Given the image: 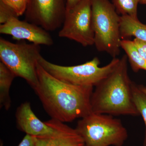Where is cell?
<instances>
[{
  "label": "cell",
  "mask_w": 146,
  "mask_h": 146,
  "mask_svg": "<svg viewBox=\"0 0 146 146\" xmlns=\"http://www.w3.org/2000/svg\"><path fill=\"white\" fill-rule=\"evenodd\" d=\"M0 1L10 7L17 17L23 15L26 10L28 0H0Z\"/></svg>",
  "instance_id": "e0dca14e"
},
{
  "label": "cell",
  "mask_w": 146,
  "mask_h": 146,
  "mask_svg": "<svg viewBox=\"0 0 146 146\" xmlns=\"http://www.w3.org/2000/svg\"><path fill=\"white\" fill-rule=\"evenodd\" d=\"M66 11V0H28L25 21L54 31L63 25Z\"/></svg>",
  "instance_id": "ba28073f"
},
{
  "label": "cell",
  "mask_w": 146,
  "mask_h": 146,
  "mask_svg": "<svg viewBox=\"0 0 146 146\" xmlns=\"http://www.w3.org/2000/svg\"><path fill=\"white\" fill-rule=\"evenodd\" d=\"M136 48L141 56L146 59V42L135 38L133 40Z\"/></svg>",
  "instance_id": "d6986e66"
},
{
  "label": "cell",
  "mask_w": 146,
  "mask_h": 146,
  "mask_svg": "<svg viewBox=\"0 0 146 146\" xmlns=\"http://www.w3.org/2000/svg\"><path fill=\"white\" fill-rule=\"evenodd\" d=\"M132 93L134 103L145 123V134L143 146H146V94L141 90L140 85L132 84Z\"/></svg>",
  "instance_id": "9a60e30c"
},
{
  "label": "cell",
  "mask_w": 146,
  "mask_h": 146,
  "mask_svg": "<svg viewBox=\"0 0 146 146\" xmlns=\"http://www.w3.org/2000/svg\"><path fill=\"white\" fill-rule=\"evenodd\" d=\"M120 33L122 39L135 36L146 42V25L141 23L138 18L129 16H121Z\"/></svg>",
  "instance_id": "7c38bea8"
},
{
  "label": "cell",
  "mask_w": 146,
  "mask_h": 146,
  "mask_svg": "<svg viewBox=\"0 0 146 146\" xmlns=\"http://www.w3.org/2000/svg\"><path fill=\"white\" fill-rule=\"evenodd\" d=\"M75 129L85 146H123L128 137L121 120L108 114L92 112L79 120Z\"/></svg>",
  "instance_id": "277c9868"
},
{
  "label": "cell",
  "mask_w": 146,
  "mask_h": 146,
  "mask_svg": "<svg viewBox=\"0 0 146 146\" xmlns=\"http://www.w3.org/2000/svg\"><path fill=\"white\" fill-rule=\"evenodd\" d=\"M140 3L141 4L146 5V0H140Z\"/></svg>",
  "instance_id": "603a6c76"
},
{
  "label": "cell",
  "mask_w": 146,
  "mask_h": 146,
  "mask_svg": "<svg viewBox=\"0 0 146 146\" xmlns=\"http://www.w3.org/2000/svg\"><path fill=\"white\" fill-rule=\"evenodd\" d=\"M16 117L18 129L26 134L37 137L51 135L55 131L49 120L43 122L38 119L29 102L22 103L18 108Z\"/></svg>",
  "instance_id": "30bf717a"
},
{
  "label": "cell",
  "mask_w": 146,
  "mask_h": 146,
  "mask_svg": "<svg viewBox=\"0 0 146 146\" xmlns=\"http://www.w3.org/2000/svg\"><path fill=\"white\" fill-rule=\"evenodd\" d=\"M0 33L10 35L15 40H27L35 44L50 46L54 43L48 31L35 24L20 21L16 16L1 25Z\"/></svg>",
  "instance_id": "9c48e42d"
},
{
  "label": "cell",
  "mask_w": 146,
  "mask_h": 146,
  "mask_svg": "<svg viewBox=\"0 0 146 146\" xmlns=\"http://www.w3.org/2000/svg\"><path fill=\"white\" fill-rule=\"evenodd\" d=\"M81 0H66V10L72 8Z\"/></svg>",
  "instance_id": "44dd1931"
},
{
  "label": "cell",
  "mask_w": 146,
  "mask_h": 146,
  "mask_svg": "<svg viewBox=\"0 0 146 146\" xmlns=\"http://www.w3.org/2000/svg\"><path fill=\"white\" fill-rule=\"evenodd\" d=\"M40 45L15 43L1 37L0 59L16 77L24 79L33 89L38 83L37 65L40 58Z\"/></svg>",
  "instance_id": "8992f818"
},
{
  "label": "cell",
  "mask_w": 146,
  "mask_h": 146,
  "mask_svg": "<svg viewBox=\"0 0 146 146\" xmlns=\"http://www.w3.org/2000/svg\"><path fill=\"white\" fill-rule=\"evenodd\" d=\"M16 77L5 64L0 62V105L6 110L9 109L11 105L9 90Z\"/></svg>",
  "instance_id": "4fadbf2b"
},
{
  "label": "cell",
  "mask_w": 146,
  "mask_h": 146,
  "mask_svg": "<svg viewBox=\"0 0 146 146\" xmlns=\"http://www.w3.org/2000/svg\"><path fill=\"white\" fill-rule=\"evenodd\" d=\"M140 88H141V90H142L145 94H146V87L143 86V85H140Z\"/></svg>",
  "instance_id": "7402d4cb"
},
{
  "label": "cell",
  "mask_w": 146,
  "mask_h": 146,
  "mask_svg": "<svg viewBox=\"0 0 146 146\" xmlns=\"http://www.w3.org/2000/svg\"><path fill=\"white\" fill-rule=\"evenodd\" d=\"M49 121L55 129L52 134L36 137V146H85L84 141L76 129L58 120Z\"/></svg>",
  "instance_id": "8fae6325"
},
{
  "label": "cell",
  "mask_w": 146,
  "mask_h": 146,
  "mask_svg": "<svg viewBox=\"0 0 146 146\" xmlns=\"http://www.w3.org/2000/svg\"><path fill=\"white\" fill-rule=\"evenodd\" d=\"M95 45L98 51L113 58L119 55L122 39L121 16L109 0H91Z\"/></svg>",
  "instance_id": "3957f363"
},
{
  "label": "cell",
  "mask_w": 146,
  "mask_h": 146,
  "mask_svg": "<svg viewBox=\"0 0 146 146\" xmlns=\"http://www.w3.org/2000/svg\"><path fill=\"white\" fill-rule=\"evenodd\" d=\"M18 146H36V137L26 134Z\"/></svg>",
  "instance_id": "ffe728a7"
},
{
  "label": "cell",
  "mask_w": 146,
  "mask_h": 146,
  "mask_svg": "<svg viewBox=\"0 0 146 146\" xmlns=\"http://www.w3.org/2000/svg\"><path fill=\"white\" fill-rule=\"evenodd\" d=\"M13 16H16L12 9L0 1V23H5ZM17 17V16H16Z\"/></svg>",
  "instance_id": "ac0fdd59"
},
{
  "label": "cell",
  "mask_w": 146,
  "mask_h": 146,
  "mask_svg": "<svg viewBox=\"0 0 146 146\" xmlns=\"http://www.w3.org/2000/svg\"><path fill=\"white\" fill-rule=\"evenodd\" d=\"M58 36L74 40L84 47L94 45L91 0H81L66 10Z\"/></svg>",
  "instance_id": "52a82bcc"
},
{
  "label": "cell",
  "mask_w": 146,
  "mask_h": 146,
  "mask_svg": "<svg viewBox=\"0 0 146 146\" xmlns=\"http://www.w3.org/2000/svg\"><path fill=\"white\" fill-rule=\"evenodd\" d=\"M36 70L38 83L33 90L51 119L70 122L92 113L94 86H78L61 81L39 63Z\"/></svg>",
  "instance_id": "6da1fadb"
},
{
  "label": "cell",
  "mask_w": 146,
  "mask_h": 146,
  "mask_svg": "<svg viewBox=\"0 0 146 146\" xmlns=\"http://www.w3.org/2000/svg\"><path fill=\"white\" fill-rule=\"evenodd\" d=\"M117 12L121 16H129L138 18L137 9L140 0H111Z\"/></svg>",
  "instance_id": "2e32d148"
},
{
  "label": "cell",
  "mask_w": 146,
  "mask_h": 146,
  "mask_svg": "<svg viewBox=\"0 0 146 146\" xmlns=\"http://www.w3.org/2000/svg\"><path fill=\"white\" fill-rule=\"evenodd\" d=\"M121 48L125 52L133 72H137L141 70L146 71V59L138 52L133 41L128 39H122Z\"/></svg>",
  "instance_id": "5bb4252c"
},
{
  "label": "cell",
  "mask_w": 146,
  "mask_h": 146,
  "mask_svg": "<svg viewBox=\"0 0 146 146\" xmlns=\"http://www.w3.org/2000/svg\"><path fill=\"white\" fill-rule=\"evenodd\" d=\"M120 58H114L108 64L100 67L98 57L80 65L62 66L51 63L41 56L39 64L48 72L61 81L78 86L95 87L116 67Z\"/></svg>",
  "instance_id": "5b68a950"
},
{
  "label": "cell",
  "mask_w": 146,
  "mask_h": 146,
  "mask_svg": "<svg viewBox=\"0 0 146 146\" xmlns=\"http://www.w3.org/2000/svg\"><path fill=\"white\" fill-rule=\"evenodd\" d=\"M126 55L109 75L95 86L91 98L92 112L112 116L140 115L133 101L132 84L128 73Z\"/></svg>",
  "instance_id": "7a4b0ae2"
}]
</instances>
